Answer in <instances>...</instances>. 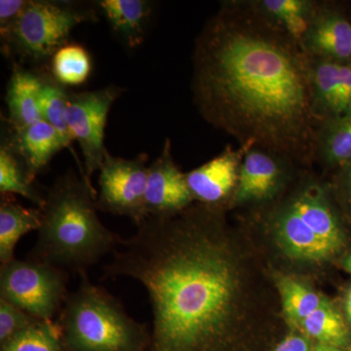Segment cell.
I'll return each instance as SVG.
<instances>
[{
    "instance_id": "cell-25",
    "label": "cell",
    "mask_w": 351,
    "mask_h": 351,
    "mask_svg": "<svg viewBox=\"0 0 351 351\" xmlns=\"http://www.w3.org/2000/svg\"><path fill=\"white\" fill-rule=\"evenodd\" d=\"M91 73V56L80 44L66 43L51 58V75L64 87L83 84Z\"/></svg>"
},
{
    "instance_id": "cell-30",
    "label": "cell",
    "mask_w": 351,
    "mask_h": 351,
    "mask_svg": "<svg viewBox=\"0 0 351 351\" xmlns=\"http://www.w3.org/2000/svg\"><path fill=\"white\" fill-rule=\"evenodd\" d=\"M274 351H313L306 338L298 335H290L284 339Z\"/></svg>"
},
{
    "instance_id": "cell-2",
    "label": "cell",
    "mask_w": 351,
    "mask_h": 351,
    "mask_svg": "<svg viewBox=\"0 0 351 351\" xmlns=\"http://www.w3.org/2000/svg\"><path fill=\"white\" fill-rule=\"evenodd\" d=\"M209 208L145 218L122 239L108 276L129 277L149 295L151 351H218L239 321V261Z\"/></svg>"
},
{
    "instance_id": "cell-31",
    "label": "cell",
    "mask_w": 351,
    "mask_h": 351,
    "mask_svg": "<svg viewBox=\"0 0 351 351\" xmlns=\"http://www.w3.org/2000/svg\"><path fill=\"white\" fill-rule=\"evenodd\" d=\"M313 351H343L341 348H336V346L323 345V343H318L317 346L314 348Z\"/></svg>"
},
{
    "instance_id": "cell-10",
    "label": "cell",
    "mask_w": 351,
    "mask_h": 351,
    "mask_svg": "<svg viewBox=\"0 0 351 351\" xmlns=\"http://www.w3.org/2000/svg\"><path fill=\"white\" fill-rule=\"evenodd\" d=\"M248 151L244 147L233 149L228 147L218 156L186 173V182L193 199L215 210L233 198L239 184L242 161Z\"/></svg>"
},
{
    "instance_id": "cell-11",
    "label": "cell",
    "mask_w": 351,
    "mask_h": 351,
    "mask_svg": "<svg viewBox=\"0 0 351 351\" xmlns=\"http://www.w3.org/2000/svg\"><path fill=\"white\" fill-rule=\"evenodd\" d=\"M309 59L316 119L325 122L351 114V64Z\"/></svg>"
},
{
    "instance_id": "cell-6",
    "label": "cell",
    "mask_w": 351,
    "mask_h": 351,
    "mask_svg": "<svg viewBox=\"0 0 351 351\" xmlns=\"http://www.w3.org/2000/svg\"><path fill=\"white\" fill-rule=\"evenodd\" d=\"M64 269L36 258L14 260L0 267V299L39 320L51 321L66 297Z\"/></svg>"
},
{
    "instance_id": "cell-33",
    "label": "cell",
    "mask_w": 351,
    "mask_h": 351,
    "mask_svg": "<svg viewBox=\"0 0 351 351\" xmlns=\"http://www.w3.org/2000/svg\"><path fill=\"white\" fill-rule=\"evenodd\" d=\"M346 314H348V320H350L351 323V288L350 291H348V295H346Z\"/></svg>"
},
{
    "instance_id": "cell-22",
    "label": "cell",
    "mask_w": 351,
    "mask_h": 351,
    "mask_svg": "<svg viewBox=\"0 0 351 351\" xmlns=\"http://www.w3.org/2000/svg\"><path fill=\"white\" fill-rule=\"evenodd\" d=\"M307 336L319 343L348 348L351 343L350 332L345 320L331 302H324L299 325Z\"/></svg>"
},
{
    "instance_id": "cell-18",
    "label": "cell",
    "mask_w": 351,
    "mask_h": 351,
    "mask_svg": "<svg viewBox=\"0 0 351 351\" xmlns=\"http://www.w3.org/2000/svg\"><path fill=\"white\" fill-rule=\"evenodd\" d=\"M297 213L320 239L339 252L345 235L324 189L316 184L302 189L290 200Z\"/></svg>"
},
{
    "instance_id": "cell-28",
    "label": "cell",
    "mask_w": 351,
    "mask_h": 351,
    "mask_svg": "<svg viewBox=\"0 0 351 351\" xmlns=\"http://www.w3.org/2000/svg\"><path fill=\"white\" fill-rule=\"evenodd\" d=\"M40 321L20 307L0 299V343H5Z\"/></svg>"
},
{
    "instance_id": "cell-32",
    "label": "cell",
    "mask_w": 351,
    "mask_h": 351,
    "mask_svg": "<svg viewBox=\"0 0 351 351\" xmlns=\"http://www.w3.org/2000/svg\"><path fill=\"white\" fill-rule=\"evenodd\" d=\"M343 168H346V186H348V193H350V196L351 197V164Z\"/></svg>"
},
{
    "instance_id": "cell-29",
    "label": "cell",
    "mask_w": 351,
    "mask_h": 351,
    "mask_svg": "<svg viewBox=\"0 0 351 351\" xmlns=\"http://www.w3.org/2000/svg\"><path fill=\"white\" fill-rule=\"evenodd\" d=\"M29 0H1L0 1V38H4L13 29Z\"/></svg>"
},
{
    "instance_id": "cell-8",
    "label": "cell",
    "mask_w": 351,
    "mask_h": 351,
    "mask_svg": "<svg viewBox=\"0 0 351 351\" xmlns=\"http://www.w3.org/2000/svg\"><path fill=\"white\" fill-rule=\"evenodd\" d=\"M149 166L145 152L131 159L108 152L99 170V211L127 217L136 226L144 221Z\"/></svg>"
},
{
    "instance_id": "cell-20",
    "label": "cell",
    "mask_w": 351,
    "mask_h": 351,
    "mask_svg": "<svg viewBox=\"0 0 351 351\" xmlns=\"http://www.w3.org/2000/svg\"><path fill=\"white\" fill-rule=\"evenodd\" d=\"M250 3L263 17L299 43L318 8L316 2L311 0H261Z\"/></svg>"
},
{
    "instance_id": "cell-24",
    "label": "cell",
    "mask_w": 351,
    "mask_h": 351,
    "mask_svg": "<svg viewBox=\"0 0 351 351\" xmlns=\"http://www.w3.org/2000/svg\"><path fill=\"white\" fill-rule=\"evenodd\" d=\"M69 91L60 84L52 75L41 73V87L39 93V110L44 121L59 132L66 149H71L73 138L66 123Z\"/></svg>"
},
{
    "instance_id": "cell-3",
    "label": "cell",
    "mask_w": 351,
    "mask_h": 351,
    "mask_svg": "<svg viewBox=\"0 0 351 351\" xmlns=\"http://www.w3.org/2000/svg\"><path fill=\"white\" fill-rule=\"evenodd\" d=\"M97 193L84 176H60L45 195L43 223L31 258L84 272L119 248L121 239L101 223Z\"/></svg>"
},
{
    "instance_id": "cell-16",
    "label": "cell",
    "mask_w": 351,
    "mask_h": 351,
    "mask_svg": "<svg viewBox=\"0 0 351 351\" xmlns=\"http://www.w3.org/2000/svg\"><path fill=\"white\" fill-rule=\"evenodd\" d=\"M6 136L34 179L56 154L66 149L59 132L44 120L21 130L10 129Z\"/></svg>"
},
{
    "instance_id": "cell-21",
    "label": "cell",
    "mask_w": 351,
    "mask_h": 351,
    "mask_svg": "<svg viewBox=\"0 0 351 351\" xmlns=\"http://www.w3.org/2000/svg\"><path fill=\"white\" fill-rule=\"evenodd\" d=\"M36 179L19 154L9 142L6 134L2 136L0 144V193L1 195H17L22 196L43 209L45 196L41 195L36 186Z\"/></svg>"
},
{
    "instance_id": "cell-17",
    "label": "cell",
    "mask_w": 351,
    "mask_h": 351,
    "mask_svg": "<svg viewBox=\"0 0 351 351\" xmlns=\"http://www.w3.org/2000/svg\"><path fill=\"white\" fill-rule=\"evenodd\" d=\"M40 87L41 73L14 64L5 94L7 123L11 130H21L43 120L39 110Z\"/></svg>"
},
{
    "instance_id": "cell-34",
    "label": "cell",
    "mask_w": 351,
    "mask_h": 351,
    "mask_svg": "<svg viewBox=\"0 0 351 351\" xmlns=\"http://www.w3.org/2000/svg\"><path fill=\"white\" fill-rule=\"evenodd\" d=\"M343 267H345L346 271L351 274V252L350 255H348V257L346 258V260L343 261Z\"/></svg>"
},
{
    "instance_id": "cell-13",
    "label": "cell",
    "mask_w": 351,
    "mask_h": 351,
    "mask_svg": "<svg viewBox=\"0 0 351 351\" xmlns=\"http://www.w3.org/2000/svg\"><path fill=\"white\" fill-rule=\"evenodd\" d=\"M272 223L279 244L290 257L324 262L339 253L302 221L290 201L274 214Z\"/></svg>"
},
{
    "instance_id": "cell-26",
    "label": "cell",
    "mask_w": 351,
    "mask_h": 351,
    "mask_svg": "<svg viewBox=\"0 0 351 351\" xmlns=\"http://www.w3.org/2000/svg\"><path fill=\"white\" fill-rule=\"evenodd\" d=\"M277 285L282 298L284 313L295 325L301 324L326 300L292 277H280Z\"/></svg>"
},
{
    "instance_id": "cell-14",
    "label": "cell",
    "mask_w": 351,
    "mask_h": 351,
    "mask_svg": "<svg viewBox=\"0 0 351 351\" xmlns=\"http://www.w3.org/2000/svg\"><path fill=\"white\" fill-rule=\"evenodd\" d=\"M281 180L282 166L278 156L260 149H249L242 161L232 199L237 203L267 199L276 193Z\"/></svg>"
},
{
    "instance_id": "cell-12",
    "label": "cell",
    "mask_w": 351,
    "mask_h": 351,
    "mask_svg": "<svg viewBox=\"0 0 351 351\" xmlns=\"http://www.w3.org/2000/svg\"><path fill=\"white\" fill-rule=\"evenodd\" d=\"M300 45L309 58L351 64V20L338 9L318 6Z\"/></svg>"
},
{
    "instance_id": "cell-7",
    "label": "cell",
    "mask_w": 351,
    "mask_h": 351,
    "mask_svg": "<svg viewBox=\"0 0 351 351\" xmlns=\"http://www.w3.org/2000/svg\"><path fill=\"white\" fill-rule=\"evenodd\" d=\"M122 92L123 89L117 85L93 91L69 92L66 123L82 149L83 175L90 182L108 152L105 145L108 113Z\"/></svg>"
},
{
    "instance_id": "cell-23",
    "label": "cell",
    "mask_w": 351,
    "mask_h": 351,
    "mask_svg": "<svg viewBox=\"0 0 351 351\" xmlns=\"http://www.w3.org/2000/svg\"><path fill=\"white\" fill-rule=\"evenodd\" d=\"M316 149L330 165L351 164V114L323 122L317 134Z\"/></svg>"
},
{
    "instance_id": "cell-27",
    "label": "cell",
    "mask_w": 351,
    "mask_h": 351,
    "mask_svg": "<svg viewBox=\"0 0 351 351\" xmlns=\"http://www.w3.org/2000/svg\"><path fill=\"white\" fill-rule=\"evenodd\" d=\"M1 351H64L61 327L53 320L38 321L1 345Z\"/></svg>"
},
{
    "instance_id": "cell-19",
    "label": "cell",
    "mask_w": 351,
    "mask_h": 351,
    "mask_svg": "<svg viewBox=\"0 0 351 351\" xmlns=\"http://www.w3.org/2000/svg\"><path fill=\"white\" fill-rule=\"evenodd\" d=\"M43 223L39 208H27L11 195H1L0 200V263L14 260L16 246L27 233L38 232Z\"/></svg>"
},
{
    "instance_id": "cell-1",
    "label": "cell",
    "mask_w": 351,
    "mask_h": 351,
    "mask_svg": "<svg viewBox=\"0 0 351 351\" xmlns=\"http://www.w3.org/2000/svg\"><path fill=\"white\" fill-rule=\"evenodd\" d=\"M193 101L241 147L276 156L316 152L311 59L250 2L225 3L196 39Z\"/></svg>"
},
{
    "instance_id": "cell-9",
    "label": "cell",
    "mask_w": 351,
    "mask_h": 351,
    "mask_svg": "<svg viewBox=\"0 0 351 351\" xmlns=\"http://www.w3.org/2000/svg\"><path fill=\"white\" fill-rule=\"evenodd\" d=\"M193 201L186 174L173 160L171 142L166 138L161 154L149 166L145 196V218L177 216L191 207Z\"/></svg>"
},
{
    "instance_id": "cell-15",
    "label": "cell",
    "mask_w": 351,
    "mask_h": 351,
    "mask_svg": "<svg viewBox=\"0 0 351 351\" xmlns=\"http://www.w3.org/2000/svg\"><path fill=\"white\" fill-rule=\"evenodd\" d=\"M97 6L105 15L115 36L129 49L145 43L154 12L149 0H100Z\"/></svg>"
},
{
    "instance_id": "cell-4",
    "label": "cell",
    "mask_w": 351,
    "mask_h": 351,
    "mask_svg": "<svg viewBox=\"0 0 351 351\" xmlns=\"http://www.w3.org/2000/svg\"><path fill=\"white\" fill-rule=\"evenodd\" d=\"M60 315L64 343L71 351H140L145 327L130 317L112 295L80 272Z\"/></svg>"
},
{
    "instance_id": "cell-5",
    "label": "cell",
    "mask_w": 351,
    "mask_h": 351,
    "mask_svg": "<svg viewBox=\"0 0 351 351\" xmlns=\"http://www.w3.org/2000/svg\"><path fill=\"white\" fill-rule=\"evenodd\" d=\"M94 12L73 1L29 0L13 29L1 39L3 50L43 63L66 45L76 27L97 20Z\"/></svg>"
}]
</instances>
